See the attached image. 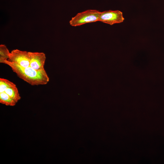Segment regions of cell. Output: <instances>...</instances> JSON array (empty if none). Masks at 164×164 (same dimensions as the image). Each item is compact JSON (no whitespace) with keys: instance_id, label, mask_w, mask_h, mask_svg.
<instances>
[{"instance_id":"9","label":"cell","mask_w":164,"mask_h":164,"mask_svg":"<svg viewBox=\"0 0 164 164\" xmlns=\"http://www.w3.org/2000/svg\"><path fill=\"white\" fill-rule=\"evenodd\" d=\"M16 86L15 84L7 79L0 78V93L5 92L8 88Z\"/></svg>"},{"instance_id":"8","label":"cell","mask_w":164,"mask_h":164,"mask_svg":"<svg viewBox=\"0 0 164 164\" xmlns=\"http://www.w3.org/2000/svg\"><path fill=\"white\" fill-rule=\"evenodd\" d=\"M10 53L7 47L4 44L0 45V63H4L7 60L9 57Z\"/></svg>"},{"instance_id":"6","label":"cell","mask_w":164,"mask_h":164,"mask_svg":"<svg viewBox=\"0 0 164 164\" xmlns=\"http://www.w3.org/2000/svg\"><path fill=\"white\" fill-rule=\"evenodd\" d=\"M0 103L6 106H13L16 102L5 92L0 93Z\"/></svg>"},{"instance_id":"7","label":"cell","mask_w":164,"mask_h":164,"mask_svg":"<svg viewBox=\"0 0 164 164\" xmlns=\"http://www.w3.org/2000/svg\"><path fill=\"white\" fill-rule=\"evenodd\" d=\"M5 92L16 103L21 98L16 86L8 88L5 91Z\"/></svg>"},{"instance_id":"4","label":"cell","mask_w":164,"mask_h":164,"mask_svg":"<svg viewBox=\"0 0 164 164\" xmlns=\"http://www.w3.org/2000/svg\"><path fill=\"white\" fill-rule=\"evenodd\" d=\"M8 60L22 67H29L30 64L29 52L18 49L13 50L10 53Z\"/></svg>"},{"instance_id":"2","label":"cell","mask_w":164,"mask_h":164,"mask_svg":"<svg viewBox=\"0 0 164 164\" xmlns=\"http://www.w3.org/2000/svg\"><path fill=\"white\" fill-rule=\"evenodd\" d=\"M100 12L96 10H88L78 13L71 18L69 24L71 26L75 27L98 21Z\"/></svg>"},{"instance_id":"3","label":"cell","mask_w":164,"mask_h":164,"mask_svg":"<svg viewBox=\"0 0 164 164\" xmlns=\"http://www.w3.org/2000/svg\"><path fill=\"white\" fill-rule=\"evenodd\" d=\"M124 19L122 12L109 10L100 12L98 21L112 25L122 22Z\"/></svg>"},{"instance_id":"1","label":"cell","mask_w":164,"mask_h":164,"mask_svg":"<svg viewBox=\"0 0 164 164\" xmlns=\"http://www.w3.org/2000/svg\"><path fill=\"white\" fill-rule=\"evenodd\" d=\"M4 63L11 67L20 78L32 85L46 84L49 78L44 68L36 70L30 67H23L8 60Z\"/></svg>"},{"instance_id":"5","label":"cell","mask_w":164,"mask_h":164,"mask_svg":"<svg viewBox=\"0 0 164 164\" xmlns=\"http://www.w3.org/2000/svg\"><path fill=\"white\" fill-rule=\"evenodd\" d=\"M30 56L29 67L36 70L44 68L46 56L43 52H29Z\"/></svg>"}]
</instances>
